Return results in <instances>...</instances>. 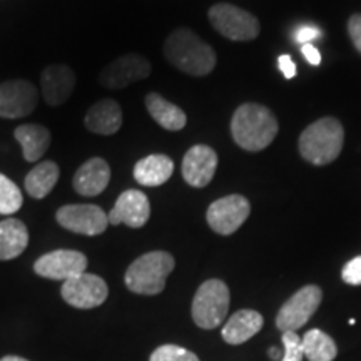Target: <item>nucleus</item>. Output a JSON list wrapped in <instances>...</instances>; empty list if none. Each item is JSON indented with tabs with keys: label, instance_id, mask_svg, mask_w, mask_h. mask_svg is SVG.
I'll return each mask as SVG.
<instances>
[{
	"label": "nucleus",
	"instance_id": "1",
	"mask_svg": "<svg viewBox=\"0 0 361 361\" xmlns=\"http://www.w3.org/2000/svg\"><path fill=\"white\" fill-rule=\"evenodd\" d=\"M279 124L268 107L256 102H246L234 111L231 134L234 142L245 151H263L278 135Z\"/></svg>",
	"mask_w": 361,
	"mask_h": 361
},
{
	"label": "nucleus",
	"instance_id": "2",
	"mask_svg": "<svg viewBox=\"0 0 361 361\" xmlns=\"http://www.w3.org/2000/svg\"><path fill=\"white\" fill-rule=\"evenodd\" d=\"M164 56L176 69L194 78L211 74L218 61L214 49L189 29H178L169 35L164 44Z\"/></svg>",
	"mask_w": 361,
	"mask_h": 361
},
{
	"label": "nucleus",
	"instance_id": "3",
	"mask_svg": "<svg viewBox=\"0 0 361 361\" xmlns=\"http://www.w3.org/2000/svg\"><path fill=\"white\" fill-rule=\"evenodd\" d=\"M345 142V129L335 117H323L308 126L300 135L301 156L314 166L336 161Z\"/></svg>",
	"mask_w": 361,
	"mask_h": 361
},
{
	"label": "nucleus",
	"instance_id": "4",
	"mask_svg": "<svg viewBox=\"0 0 361 361\" xmlns=\"http://www.w3.org/2000/svg\"><path fill=\"white\" fill-rule=\"evenodd\" d=\"M176 261L166 251H151L137 258L126 271V286L135 295L154 296L164 291L166 279L173 273Z\"/></svg>",
	"mask_w": 361,
	"mask_h": 361
},
{
	"label": "nucleus",
	"instance_id": "5",
	"mask_svg": "<svg viewBox=\"0 0 361 361\" xmlns=\"http://www.w3.org/2000/svg\"><path fill=\"white\" fill-rule=\"evenodd\" d=\"M229 290L221 279H207L192 300V319L202 329H214L224 322L229 311Z\"/></svg>",
	"mask_w": 361,
	"mask_h": 361
},
{
	"label": "nucleus",
	"instance_id": "6",
	"mask_svg": "<svg viewBox=\"0 0 361 361\" xmlns=\"http://www.w3.org/2000/svg\"><path fill=\"white\" fill-rule=\"evenodd\" d=\"M209 22L223 37L238 42L255 40L259 35V22L252 13L231 4H216L209 8Z\"/></svg>",
	"mask_w": 361,
	"mask_h": 361
},
{
	"label": "nucleus",
	"instance_id": "7",
	"mask_svg": "<svg viewBox=\"0 0 361 361\" xmlns=\"http://www.w3.org/2000/svg\"><path fill=\"white\" fill-rule=\"evenodd\" d=\"M323 300L322 288L308 284L298 290L290 300L281 306L276 316V326L279 331H298L310 322Z\"/></svg>",
	"mask_w": 361,
	"mask_h": 361
},
{
	"label": "nucleus",
	"instance_id": "8",
	"mask_svg": "<svg viewBox=\"0 0 361 361\" xmlns=\"http://www.w3.org/2000/svg\"><path fill=\"white\" fill-rule=\"evenodd\" d=\"M250 201L241 194H231V196H224L214 201L207 207L206 219L214 233L229 236L245 224V221L250 218Z\"/></svg>",
	"mask_w": 361,
	"mask_h": 361
},
{
	"label": "nucleus",
	"instance_id": "9",
	"mask_svg": "<svg viewBox=\"0 0 361 361\" xmlns=\"http://www.w3.org/2000/svg\"><path fill=\"white\" fill-rule=\"evenodd\" d=\"M61 293L67 305L79 310H92L106 303L109 288L97 274L82 273L64 281Z\"/></svg>",
	"mask_w": 361,
	"mask_h": 361
},
{
	"label": "nucleus",
	"instance_id": "10",
	"mask_svg": "<svg viewBox=\"0 0 361 361\" xmlns=\"http://www.w3.org/2000/svg\"><path fill=\"white\" fill-rule=\"evenodd\" d=\"M56 219L67 231L84 234V236H97L109 226L107 214L96 204L62 206L56 213Z\"/></svg>",
	"mask_w": 361,
	"mask_h": 361
},
{
	"label": "nucleus",
	"instance_id": "11",
	"mask_svg": "<svg viewBox=\"0 0 361 361\" xmlns=\"http://www.w3.org/2000/svg\"><path fill=\"white\" fill-rule=\"evenodd\" d=\"M151 75V62L139 54L126 56L112 61L99 74V82L107 89H124L128 85L147 79Z\"/></svg>",
	"mask_w": 361,
	"mask_h": 361
},
{
	"label": "nucleus",
	"instance_id": "12",
	"mask_svg": "<svg viewBox=\"0 0 361 361\" xmlns=\"http://www.w3.org/2000/svg\"><path fill=\"white\" fill-rule=\"evenodd\" d=\"M87 269V258L79 251L57 250L40 256L35 261L34 271L39 276L54 279V281H67L79 276Z\"/></svg>",
	"mask_w": 361,
	"mask_h": 361
},
{
	"label": "nucleus",
	"instance_id": "13",
	"mask_svg": "<svg viewBox=\"0 0 361 361\" xmlns=\"http://www.w3.org/2000/svg\"><path fill=\"white\" fill-rule=\"evenodd\" d=\"M37 102V87L29 80H7L0 84V117L4 119H19L32 114Z\"/></svg>",
	"mask_w": 361,
	"mask_h": 361
},
{
	"label": "nucleus",
	"instance_id": "14",
	"mask_svg": "<svg viewBox=\"0 0 361 361\" xmlns=\"http://www.w3.org/2000/svg\"><path fill=\"white\" fill-rule=\"evenodd\" d=\"M218 169V154L206 144L192 146L183 159V178L189 186L206 188Z\"/></svg>",
	"mask_w": 361,
	"mask_h": 361
},
{
	"label": "nucleus",
	"instance_id": "15",
	"mask_svg": "<svg viewBox=\"0 0 361 361\" xmlns=\"http://www.w3.org/2000/svg\"><path fill=\"white\" fill-rule=\"evenodd\" d=\"M151 216V204L147 196L137 189H128L117 197L114 207L107 214L109 224H128L129 228H142Z\"/></svg>",
	"mask_w": 361,
	"mask_h": 361
},
{
	"label": "nucleus",
	"instance_id": "16",
	"mask_svg": "<svg viewBox=\"0 0 361 361\" xmlns=\"http://www.w3.org/2000/svg\"><path fill=\"white\" fill-rule=\"evenodd\" d=\"M74 71L66 64H52L47 66L40 74V89L42 96L49 106L57 107L67 102V99L72 96L75 89Z\"/></svg>",
	"mask_w": 361,
	"mask_h": 361
},
{
	"label": "nucleus",
	"instance_id": "17",
	"mask_svg": "<svg viewBox=\"0 0 361 361\" xmlns=\"http://www.w3.org/2000/svg\"><path fill=\"white\" fill-rule=\"evenodd\" d=\"M111 180V168L102 157H92L78 169L74 174V189L80 196H99Z\"/></svg>",
	"mask_w": 361,
	"mask_h": 361
},
{
	"label": "nucleus",
	"instance_id": "18",
	"mask_svg": "<svg viewBox=\"0 0 361 361\" xmlns=\"http://www.w3.org/2000/svg\"><path fill=\"white\" fill-rule=\"evenodd\" d=\"M85 128L99 135H112L123 126V111L114 99H101L87 111L84 119Z\"/></svg>",
	"mask_w": 361,
	"mask_h": 361
},
{
	"label": "nucleus",
	"instance_id": "19",
	"mask_svg": "<svg viewBox=\"0 0 361 361\" xmlns=\"http://www.w3.org/2000/svg\"><path fill=\"white\" fill-rule=\"evenodd\" d=\"M263 324L264 319L258 311L239 310L226 322L221 335L228 345H241V343L251 340L256 333H259Z\"/></svg>",
	"mask_w": 361,
	"mask_h": 361
},
{
	"label": "nucleus",
	"instance_id": "20",
	"mask_svg": "<svg viewBox=\"0 0 361 361\" xmlns=\"http://www.w3.org/2000/svg\"><path fill=\"white\" fill-rule=\"evenodd\" d=\"M174 173V162L166 154H151L134 166V179L141 186L156 188L168 183Z\"/></svg>",
	"mask_w": 361,
	"mask_h": 361
},
{
	"label": "nucleus",
	"instance_id": "21",
	"mask_svg": "<svg viewBox=\"0 0 361 361\" xmlns=\"http://www.w3.org/2000/svg\"><path fill=\"white\" fill-rule=\"evenodd\" d=\"M29 245V231L22 221L8 218L0 221V261L19 258Z\"/></svg>",
	"mask_w": 361,
	"mask_h": 361
},
{
	"label": "nucleus",
	"instance_id": "22",
	"mask_svg": "<svg viewBox=\"0 0 361 361\" xmlns=\"http://www.w3.org/2000/svg\"><path fill=\"white\" fill-rule=\"evenodd\" d=\"M146 107L152 119L166 130H180L188 123L186 112L176 104L169 102L161 94L151 92L146 96Z\"/></svg>",
	"mask_w": 361,
	"mask_h": 361
},
{
	"label": "nucleus",
	"instance_id": "23",
	"mask_svg": "<svg viewBox=\"0 0 361 361\" xmlns=\"http://www.w3.org/2000/svg\"><path fill=\"white\" fill-rule=\"evenodd\" d=\"M13 135H16L17 142L22 146L24 159L27 162H39L40 157L47 152L52 141L49 129L39 124L19 126Z\"/></svg>",
	"mask_w": 361,
	"mask_h": 361
},
{
	"label": "nucleus",
	"instance_id": "24",
	"mask_svg": "<svg viewBox=\"0 0 361 361\" xmlns=\"http://www.w3.org/2000/svg\"><path fill=\"white\" fill-rule=\"evenodd\" d=\"M61 169L54 161H42L27 174L25 191L34 200H44L56 188Z\"/></svg>",
	"mask_w": 361,
	"mask_h": 361
},
{
	"label": "nucleus",
	"instance_id": "25",
	"mask_svg": "<svg viewBox=\"0 0 361 361\" xmlns=\"http://www.w3.org/2000/svg\"><path fill=\"white\" fill-rule=\"evenodd\" d=\"M303 353L310 361H333L338 355V346L331 336L322 329H310L301 338Z\"/></svg>",
	"mask_w": 361,
	"mask_h": 361
},
{
	"label": "nucleus",
	"instance_id": "26",
	"mask_svg": "<svg viewBox=\"0 0 361 361\" xmlns=\"http://www.w3.org/2000/svg\"><path fill=\"white\" fill-rule=\"evenodd\" d=\"M24 197L22 191L7 176L0 174V214L8 216L17 213L22 207Z\"/></svg>",
	"mask_w": 361,
	"mask_h": 361
},
{
	"label": "nucleus",
	"instance_id": "27",
	"mask_svg": "<svg viewBox=\"0 0 361 361\" xmlns=\"http://www.w3.org/2000/svg\"><path fill=\"white\" fill-rule=\"evenodd\" d=\"M149 361H200V358L183 346L162 345L152 351Z\"/></svg>",
	"mask_w": 361,
	"mask_h": 361
},
{
	"label": "nucleus",
	"instance_id": "28",
	"mask_svg": "<svg viewBox=\"0 0 361 361\" xmlns=\"http://www.w3.org/2000/svg\"><path fill=\"white\" fill-rule=\"evenodd\" d=\"M283 345H284V355L281 361H303L305 353L303 346H301V338L295 331L283 333Z\"/></svg>",
	"mask_w": 361,
	"mask_h": 361
},
{
	"label": "nucleus",
	"instance_id": "29",
	"mask_svg": "<svg viewBox=\"0 0 361 361\" xmlns=\"http://www.w3.org/2000/svg\"><path fill=\"white\" fill-rule=\"evenodd\" d=\"M341 278L346 284L361 286V256H356V258L345 264V268L341 271Z\"/></svg>",
	"mask_w": 361,
	"mask_h": 361
},
{
	"label": "nucleus",
	"instance_id": "30",
	"mask_svg": "<svg viewBox=\"0 0 361 361\" xmlns=\"http://www.w3.org/2000/svg\"><path fill=\"white\" fill-rule=\"evenodd\" d=\"M319 34H322V30L318 29V27L311 25V24H305V25H300L296 29L295 32V40L298 44L305 45V44H311V40L318 39Z\"/></svg>",
	"mask_w": 361,
	"mask_h": 361
},
{
	"label": "nucleus",
	"instance_id": "31",
	"mask_svg": "<svg viewBox=\"0 0 361 361\" xmlns=\"http://www.w3.org/2000/svg\"><path fill=\"white\" fill-rule=\"evenodd\" d=\"M348 34L356 51L361 54V13H355L348 20Z\"/></svg>",
	"mask_w": 361,
	"mask_h": 361
},
{
	"label": "nucleus",
	"instance_id": "32",
	"mask_svg": "<svg viewBox=\"0 0 361 361\" xmlns=\"http://www.w3.org/2000/svg\"><path fill=\"white\" fill-rule=\"evenodd\" d=\"M278 64H279V69L284 74V78L286 79H293L296 75V64L293 62V59L288 56V54H284V56H279L278 59Z\"/></svg>",
	"mask_w": 361,
	"mask_h": 361
},
{
	"label": "nucleus",
	"instance_id": "33",
	"mask_svg": "<svg viewBox=\"0 0 361 361\" xmlns=\"http://www.w3.org/2000/svg\"><path fill=\"white\" fill-rule=\"evenodd\" d=\"M301 52H303L305 59L310 62L311 66H319V64H322V54L318 52V49H316L313 44L301 45Z\"/></svg>",
	"mask_w": 361,
	"mask_h": 361
},
{
	"label": "nucleus",
	"instance_id": "34",
	"mask_svg": "<svg viewBox=\"0 0 361 361\" xmlns=\"http://www.w3.org/2000/svg\"><path fill=\"white\" fill-rule=\"evenodd\" d=\"M0 361H29V360H25V358H20V356H13V355H8V356H4L2 360Z\"/></svg>",
	"mask_w": 361,
	"mask_h": 361
},
{
	"label": "nucleus",
	"instance_id": "35",
	"mask_svg": "<svg viewBox=\"0 0 361 361\" xmlns=\"http://www.w3.org/2000/svg\"><path fill=\"white\" fill-rule=\"evenodd\" d=\"M269 356L273 360H279V356H281V353H279V350H276V348H271L269 350Z\"/></svg>",
	"mask_w": 361,
	"mask_h": 361
}]
</instances>
